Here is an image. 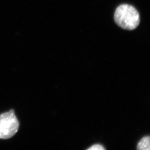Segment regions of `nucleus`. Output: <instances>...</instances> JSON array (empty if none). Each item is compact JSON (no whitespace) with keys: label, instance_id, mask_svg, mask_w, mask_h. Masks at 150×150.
<instances>
[{"label":"nucleus","instance_id":"nucleus-1","mask_svg":"<svg viewBox=\"0 0 150 150\" xmlns=\"http://www.w3.org/2000/svg\"><path fill=\"white\" fill-rule=\"evenodd\" d=\"M114 20L117 25L125 30H133L140 23L139 12L133 6L128 4L119 6L115 10Z\"/></svg>","mask_w":150,"mask_h":150},{"label":"nucleus","instance_id":"nucleus-2","mask_svg":"<svg viewBox=\"0 0 150 150\" xmlns=\"http://www.w3.org/2000/svg\"><path fill=\"white\" fill-rule=\"evenodd\" d=\"M19 126L14 110L0 114V139H7L14 137L18 131Z\"/></svg>","mask_w":150,"mask_h":150},{"label":"nucleus","instance_id":"nucleus-3","mask_svg":"<svg viewBox=\"0 0 150 150\" xmlns=\"http://www.w3.org/2000/svg\"><path fill=\"white\" fill-rule=\"evenodd\" d=\"M150 137L146 136L142 138L137 143V149L139 150H150Z\"/></svg>","mask_w":150,"mask_h":150},{"label":"nucleus","instance_id":"nucleus-4","mask_svg":"<svg viewBox=\"0 0 150 150\" xmlns=\"http://www.w3.org/2000/svg\"><path fill=\"white\" fill-rule=\"evenodd\" d=\"M105 148L102 146V145L99 144H96L93 145L91 146V147L87 149L88 150H105Z\"/></svg>","mask_w":150,"mask_h":150}]
</instances>
